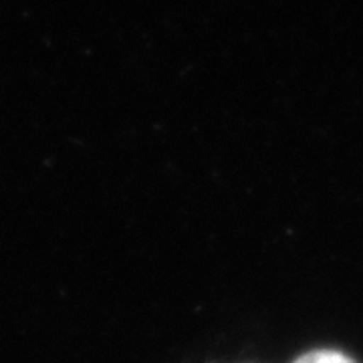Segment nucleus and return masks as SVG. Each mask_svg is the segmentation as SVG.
Masks as SVG:
<instances>
[{
	"label": "nucleus",
	"instance_id": "1",
	"mask_svg": "<svg viewBox=\"0 0 363 363\" xmlns=\"http://www.w3.org/2000/svg\"><path fill=\"white\" fill-rule=\"evenodd\" d=\"M295 363H355L345 353L333 350H317L301 355Z\"/></svg>",
	"mask_w": 363,
	"mask_h": 363
}]
</instances>
